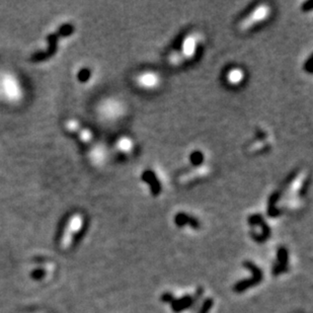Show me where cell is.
<instances>
[{
    "mask_svg": "<svg viewBox=\"0 0 313 313\" xmlns=\"http://www.w3.org/2000/svg\"><path fill=\"white\" fill-rule=\"evenodd\" d=\"M164 84L160 72L154 69H143L137 72L133 77L135 88L144 92H153L158 90Z\"/></svg>",
    "mask_w": 313,
    "mask_h": 313,
    "instance_id": "5",
    "label": "cell"
},
{
    "mask_svg": "<svg viewBox=\"0 0 313 313\" xmlns=\"http://www.w3.org/2000/svg\"><path fill=\"white\" fill-rule=\"evenodd\" d=\"M74 26L71 24H64L61 26L55 32H52L47 36V42H48V48L44 52H36L30 56V61L38 63L43 62L48 59H50L57 51L58 46V40L61 38H65L68 36H71L74 32Z\"/></svg>",
    "mask_w": 313,
    "mask_h": 313,
    "instance_id": "4",
    "label": "cell"
},
{
    "mask_svg": "<svg viewBox=\"0 0 313 313\" xmlns=\"http://www.w3.org/2000/svg\"><path fill=\"white\" fill-rule=\"evenodd\" d=\"M309 180L308 172L302 170L293 176L279 194V206L288 210H298L302 207L305 198V190Z\"/></svg>",
    "mask_w": 313,
    "mask_h": 313,
    "instance_id": "2",
    "label": "cell"
},
{
    "mask_svg": "<svg viewBox=\"0 0 313 313\" xmlns=\"http://www.w3.org/2000/svg\"><path fill=\"white\" fill-rule=\"evenodd\" d=\"M82 127V124L76 119H69L65 124V128L69 133L76 135Z\"/></svg>",
    "mask_w": 313,
    "mask_h": 313,
    "instance_id": "21",
    "label": "cell"
},
{
    "mask_svg": "<svg viewBox=\"0 0 313 313\" xmlns=\"http://www.w3.org/2000/svg\"><path fill=\"white\" fill-rule=\"evenodd\" d=\"M174 223L180 228H190L192 230H199L201 228V222L194 216L186 212H178L174 216Z\"/></svg>",
    "mask_w": 313,
    "mask_h": 313,
    "instance_id": "15",
    "label": "cell"
},
{
    "mask_svg": "<svg viewBox=\"0 0 313 313\" xmlns=\"http://www.w3.org/2000/svg\"><path fill=\"white\" fill-rule=\"evenodd\" d=\"M212 174H213V166L209 162L199 166L186 168L184 170L178 174L176 180L180 186H188L196 182H199L209 178L212 176Z\"/></svg>",
    "mask_w": 313,
    "mask_h": 313,
    "instance_id": "6",
    "label": "cell"
},
{
    "mask_svg": "<svg viewBox=\"0 0 313 313\" xmlns=\"http://www.w3.org/2000/svg\"><path fill=\"white\" fill-rule=\"evenodd\" d=\"M114 149L116 155L124 160H130L134 158L137 152V142L135 138L129 134H123L116 137Z\"/></svg>",
    "mask_w": 313,
    "mask_h": 313,
    "instance_id": "9",
    "label": "cell"
},
{
    "mask_svg": "<svg viewBox=\"0 0 313 313\" xmlns=\"http://www.w3.org/2000/svg\"><path fill=\"white\" fill-rule=\"evenodd\" d=\"M202 295V290L199 292L196 293L194 296H192V295H184L180 298H172V300L170 302V305H172V309L174 312L176 313H180L184 310H186L188 308H190L194 302V299L197 297H200Z\"/></svg>",
    "mask_w": 313,
    "mask_h": 313,
    "instance_id": "17",
    "label": "cell"
},
{
    "mask_svg": "<svg viewBox=\"0 0 313 313\" xmlns=\"http://www.w3.org/2000/svg\"><path fill=\"white\" fill-rule=\"evenodd\" d=\"M244 264L248 270H250L252 272V277L250 279H246V280H244L242 282H238L236 286H234V291L238 292V293H242L246 290L250 289L252 287H254L256 285H258L262 280V272L260 268L256 264H254L252 262L246 260V262H244Z\"/></svg>",
    "mask_w": 313,
    "mask_h": 313,
    "instance_id": "12",
    "label": "cell"
},
{
    "mask_svg": "<svg viewBox=\"0 0 313 313\" xmlns=\"http://www.w3.org/2000/svg\"><path fill=\"white\" fill-rule=\"evenodd\" d=\"M213 305H214L213 299L212 298H207L204 301V303L202 304V306H201V308L199 310V313H209L211 311Z\"/></svg>",
    "mask_w": 313,
    "mask_h": 313,
    "instance_id": "22",
    "label": "cell"
},
{
    "mask_svg": "<svg viewBox=\"0 0 313 313\" xmlns=\"http://www.w3.org/2000/svg\"><path fill=\"white\" fill-rule=\"evenodd\" d=\"M248 74L244 67L240 65H230L223 73V82L231 90L242 88L248 80Z\"/></svg>",
    "mask_w": 313,
    "mask_h": 313,
    "instance_id": "8",
    "label": "cell"
},
{
    "mask_svg": "<svg viewBox=\"0 0 313 313\" xmlns=\"http://www.w3.org/2000/svg\"><path fill=\"white\" fill-rule=\"evenodd\" d=\"M248 223L252 227V229L258 228L260 230V236H258V240L256 242H266L270 238V229L268 225L266 223V221L264 220L262 215L254 214V215L250 216L248 219Z\"/></svg>",
    "mask_w": 313,
    "mask_h": 313,
    "instance_id": "14",
    "label": "cell"
},
{
    "mask_svg": "<svg viewBox=\"0 0 313 313\" xmlns=\"http://www.w3.org/2000/svg\"><path fill=\"white\" fill-rule=\"evenodd\" d=\"M90 77V71L86 68L82 71H80V73L78 74V78H80V80L82 82H86Z\"/></svg>",
    "mask_w": 313,
    "mask_h": 313,
    "instance_id": "23",
    "label": "cell"
},
{
    "mask_svg": "<svg viewBox=\"0 0 313 313\" xmlns=\"http://www.w3.org/2000/svg\"><path fill=\"white\" fill-rule=\"evenodd\" d=\"M274 14V8L268 2H260L252 8L238 20L236 28L240 32H250L266 24Z\"/></svg>",
    "mask_w": 313,
    "mask_h": 313,
    "instance_id": "3",
    "label": "cell"
},
{
    "mask_svg": "<svg viewBox=\"0 0 313 313\" xmlns=\"http://www.w3.org/2000/svg\"><path fill=\"white\" fill-rule=\"evenodd\" d=\"M76 135H77L78 139L80 140V142L86 144V145L90 144L94 141V132L90 128H86V127H84V126L82 127V129L80 131H78V133Z\"/></svg>",
    "mask_w": 313,
    "mask_h": 313,
    "instance_id": "20",
    "label": "cell"
},
{
    "mask_svg": "<svg viewBox=\"0 0 313 313\" xmlns=\"http://www.w3.org/2000/svg\"><path fill=\"white\" fill-rule=\"evenodd\" d=\"M204 47V36L198 30L186 32L178 47L172 48L166 55V63L174 68L184 66L198 60Z\"/></svg>",
    "mask_w": 313,
    "mask_h": 313,
    "instance_id": "1",
    "label": "cell"
},
{
    "mask_svg": "<svg viewBox=\"0 0 313 313\" xmlns=\"http://www.w3.org/2000/svg\"><path fill=\"white\" fill-rule=\"evenodd\" d=\"M108 158V152L104 145H96L90 151V160L94 166H102Z\"/></svg>",
    "mask_w": 313,
    "mask_h": 313,
    "instance_id": "19",
    "label": "cell"
},
{
    "mask_svg": "<svg viewBox=\"0 0 313 313\" xmlns=\"http://www.w3.org/2000/svg\"><path fill=\"white\" fill-rule=\"evenodd\" d=\"M100 112L102 116L110 121L120 120L126 114V106L120 100L110 98L102 104Z\"/></svg>",
    "mask_w": 313,
    "mask_h": 313,
    "instance_id": "11",
    "label": "cell"
},
{
    "mask_svg": "<svg viewBox=\"0 0 313 313\" xmlns=\"http://www.w3.org/2000/svg\"><path fill=\"white\" fill-rule=\"evenodd\" d=\"M272 147H274V137L272 133L264 128H260L256 131L246 149L248 154L258 155L268 152L270 150H272Z\"/></svg>",
    "mask_w": 313,
    "mask_h": 313,
    "instance_id": "7",
    "label": "cell"
},
{
    "mask_svg": "<svg viewBox=\"0 0 313 313\" xmlns=\"http://www.w3.org/2000/svg\"><path fill=\"white\" fill-rule=\"evenodd\" d=\"M288 262H289V254L286 248H280L278 250V262L272 268L274 275H280L288 270Z\"/></svg>",
    "mask_w": 313,
    "mask_h": 313,
    "instance_id": "18",
    "label": "cell"
},
{
    "mask_svg": "<svg viewBox=\"0 0 313 313\" xmlns=\"http://www.w3.org/2000/svg\"><path fill=\"white\" fill-rule=\"evenodd\" d=\"M139 180L143 186H145L148 192L153 197H158L162 192V182L158 176L152 168H145L142 170Z\"/></svg>",
    "mask_w": 313,
    "mask_h": 313,
    "instance_id": "10",
    "label": "cell"
},
{
    "mask_svg": "<svg viewBox=\"0 0 313 313\" xmlns=\"http://www.w3.org/2000/svg\"><path fill=\"white\" fill-rule=\"evenodd\" d=\"M207 162H209L208 156L206 152L201 148H192L186 154L188 168L199 166Z\"/></svg>",
    "mask_w": 313,
    "mask_h": 313,
    "instance_id": "16",
    "label": "cell"
},
{
    "mask_svg": "<svg viewBox=\"0 0 313 313\" xmlns=\"http://www.w3.org/2000/svg\"><path fill=\"white\" fill-rule=\"evenodd\" d=\"M84 225V217L80 214L76 213L74 215L71 216V218L69 219L66 229H65V233H64V240L63 242L64 244H70V242H72V240L74 238L75 234L80 233Z\"/></svg>",
    "mask_w": 313,
    "mask_h": 313,
    "instance_id": "13",
    "label": "cell"
}]
</instances>
